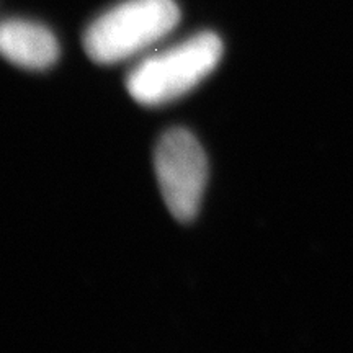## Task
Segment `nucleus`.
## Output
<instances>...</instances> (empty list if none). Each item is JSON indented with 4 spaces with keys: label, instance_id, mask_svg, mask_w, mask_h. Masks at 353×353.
<instances>
[{
    "label": "nucleus",
    "instance_id": "1",
    "mask_svg": "<svg viewBox=\"0 0 353 353\" xmlns=\"http://www.w3.org/2000/svg\"><path fill=\"white\" fill-rule=\"evenodd\" d=\"M223 50L218 34H193L175 46L144 57L128 74V94L144 107H161L182 99L218 68Z\"/></svg>",
    "mask_w": 353,
    "mask_h": 353
},
{
    "label": "nucleus",
    "instance_id": "2",
    "mask_svg": "<svg viewBox=\"0 0 353 353\" xmlns=\"http://www.w3.org/2000/svg\"><path fill=\"white\" fill-rule=\"evenodd\" d=\"M179 21L175 0H125L88 26L83 50L97 64L123 63L164 39Z\"/></svg>",
    "mask_w": 353,
    "mask_h": 353
},
{
    "label": "nucleus",
    "instance_id": "3",
    "mask_svg": "<svg viewBox=\"0 0 353 353\" xmlns=\"http://www.w3.org/2000/svg\"><path fill=\"white\" fill-rule=\"evenodd\" d=\"M154 169L169 213L180 223L196 218L208 185V159L192 132L182 128L159 139Z\"/></svg>",
    "mask_w": 353,
    "mask_h": 353
},
{
    "label": "nucleus",
    "instance_id": "4",
    "mask_svg": "<svg viewBox=\"0 0 353 353\" xmlns=\"http://www.w3.org/2000/svg\"><path fill=\"white\" fill-rule=\"evenodd\" d=\"M61 48L46 26L28 20L0 21V56L28 70H44L56 64Z\"/></svg>",
    "mask_w": 353,
    "mask_h": 353
}]
</instances>
